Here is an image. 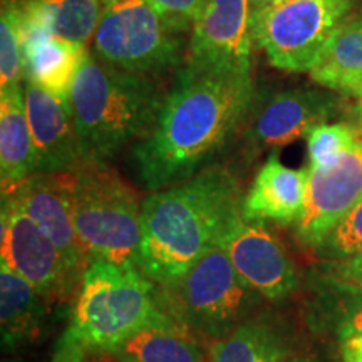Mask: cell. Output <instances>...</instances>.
Segmentation results:
<instances>
[{"label":"cell","mask_w":362,"mask_h":362,"mask_svg":"<svg viewBox=\"0 0 362 362\" xmlns=\"http://www.w3.org/2000/svg\"><path fill=\"white\" fill-rule=\"evenodd\" d=\"M76 230L89 260L139 269L141 206L138 194L106 163H83L69 175Z\"/></svg>","instance_id":"obj_5"},{"label":"cell","mask_w":362,"mask_h":362,"mask_svg":"<svg viewBox=\"0 0 362 362\" xmlns=\"http://www.w3.org/2000/svg\"><path fill=\"white\" fill-rule=\"evenodd\" d=\"M45 24L61 37L86 44L96 34L103 6L99 0H29Z\"/></svg>","instance_id":"obj_23"},{"label":"cell","mask_w":362,"mask_h":362,"mask_svg":"<svg viewBox=\"0 0 362 362\" xmlns=\"http://www.w3.org/2000/svg\"><path fill=\"white\" fill-rule=\"evenodd\" d=\"M171 27L187 34L206 6L208 0H146Z\"/></svg>","instance_id":"obj_29"},{"label":"cell","mask_w":362,"mask_h":362,"mask_svg":"<svg viewBox=\"0 0 362 362\" xmlns=\"http://www.w3.org/2000/svg\"><path fill=\"white\" fill-rule=\"evenodd\" d=\"M252 0H208L193 24L187 62L252 74Z\"/></svg>","instance_id":"obj_11"},{"label":"cell","mask_w":362,"mask_h":362,"mask_svg":"<svg viewBox=\"0 0 362 362\" xmlns=\"http://www.w3.org/2000/svg\"><path fill=\"white\" fill-rule=\"evenodd\" d=\"M47 314V297L33 284L0 264V329L4 349L16 351L34 341Z\"/></svg>","instance_id":"obj_18"},{"label":"cell","mask_w":362,"mask_h":362,"mask_svg":"<svg viewBox=\"0 0 362 362\" xmlns=\"http://www.w3.org/2000/svg\"><path fill=\"white\" fill-rule=\"evenodd\" d=\"M307 171V202L296 233L315 250L362 197V136L332 166Z\"/></svg>","instance_id":"obj_12"},{"label":"cell","mask_w":362,"mask_h":362,"mask_svg":"<svg viewBox=\"0 0 362 362\" xmlns=\"http://www.w3.org/2000/svg\"><path fill=\"white\" fill-rule=\"evenodd\" d=\"M153 79L86 57L69 90L84 163H107L148 136L166 98Z\"/></svg>","instance_id":"obj_3"},{"label":"cell","mask_w":362,"mask_h":362,"mask_svg":"<svg viewBox=\"0 0 362 362\" xmlns=\"http://www.w3.org/2000/svg\"><path fill=\"white\" fill-rule=\"evenodd\" d=\"M24 74V33L21 2L4 0L0 16V94L22 88Z\"/></svg>","instance_id":"obj_24"},{"label":"cell","mask_w":362,"mask_h":362,"mask_svg":"<svg viewBox=\"0 0 362 362\" xmlns=\"http://www.w3.org/2000/svg\"><path fill=\"white\" fill-rule=\"evenodd\" d=\"M237 175L214 165L173 187L151 192L141 206L139 270L158 285L181 277L242 216Z\"/></svg>","instance_id":"obj_2"},{"label":"cell","mask_w":362,"mask_h":362,"mask_svg":"<svg viewBox=\"0 0 362 362\" xmlns=\"http://www.w3.org/2000/svg\"><path fill=\"white\" fill-rule=\"evenodd\" d=\"M2 262L47 298L71 297L83 282V275L72 269L12 193H2Z\"/></svg>","instance_id":"obj_9"},{"label":"cell","mask_w":362,"mask_h":362,"mask_svg":"<svg viewBox=\"0 0 362 362\" xmlns=\"http://www.w3.org/2000/svg\"><path fill=\"white\" fill-rule=\"evenodd\" d=\"M320 282L346 291L362 292V252L339 260H324Z\"/></svg>","instance_id":"obj_28"},{"label":"cell","mask_w":362,"mask_h":362,"mask_svg":"<svg viewBox=\"0 0 362 362\" xmlns=\"http://www.w3.org/2000/svg\"><path fill=\"white\" fill-rule=\"evenodd\" d=\"M277 2H282V0H252V8L253 11H257V8L272 6V4H277Z\"/></svg>","instance_id":"obj_32"},{"label":"cell","mask_w":362,"mask_h":362,"mask_svg":"<svg viewBox=\"0 0 362 362\" xmlns=\"http://www.w3.org/2000/svg\"><path fill=\"white\" fill-rule=\"evenodd\" d=\"M158 296L161 309L176 324L210 341L247 322L262 300L220 247L211 248L173 282L158 285Z\"/></svg>","instance_id":"obj_6"},{"label":"cell","mask_w":362,"mask_h":362,"mask_svg":"<svg viewBox=\"0 0 362 362\" xmlns=\"http://www.w3.org/2000/svg\"><path fill=\"white\" fill-rule=\"evenodd\" d=\"M25 111L35 151V173H71L83 165V153L69 103L29 81Z\"/></svg>","instance_id":"obj_16"},{"label":"cell","mask_w":362,"mask_h":362,"mask_svg":"<svg viewBox=\"0 0 362 362\" xmlns=\"http://www.w3.org/2000/svg\"><path fill=\"white\" fill-rule=\"evenodd\" d=\"M25 81L69 103V90L89 56L86 44L54 34L33 4L21 2Z\"/></svg>","instance_id":"obj_14"},{"label":"cell","mask_w":362,"mask_h":362,"mask_svg":"<svg viewBox=\"0 0 362 362\" xmlns=\"http://www.w3.org/2000/svg\"><path fill=\"white\" fill-rule=\"evenodd\" d=\"M93 44L103 62L149 78L180 69L188 52L185 33L171 27L146 0H103Z\"/></svg>","instance_id":"obj_7"},{"label":"cell","mask_w":362,"mask_h":362,"mask_svg":"<svg viewBox=\"0 0 362 362\" xmlns=\"http://www.w3.org/2000/svg\"><path fill=\"white\" fill-rule=\"evenodd\" d=\"M362 252V197L336 225L315 253L324 260H339Z\"/></svg>","instance_id":"obj_27"},{"label":"cell","mask_w":362,"mask_h":362,"mask_svg":"<svg viewBox=\"0 0 362 362\" xmlns=\"http://www.w3.org/2000/svg\"><path fill=\"white\" fill-rule=\"evenodd\" d=\"M324 89L362 99V17L346 19L310 71Z\"/></svg>","instance_id":"obj_20"},{"label":"cell","mask_w":362,"mask_h":362,"mask_svg":"<svg viewBox=\"0 0 362 362\" xmlns=\"http://www.w3.org/2000/svg\"><path fill=\"white\" fill-rule=\"evenodd\" d=\"M324 296L322 307L339 341L362 337V292L325 285Z\"/></svg>","instance_id":"obj_26"},{"label":"cell","mask_w":362,"mask_h":362,"mask_svg":"<svg viewBox=\"0 0 362 362\" xmlns=\"http://www.w3.org/2000/svg\"><path fill=\"white\" fill-rule=\"evenodd\" d=\"M71 173H34L11 192L25 214L64 253L72 269L84 275L89 257L76 230L71 208Z\"/></svg>","instance_id":"obj_15"},{"label":"cell","mask_w":362,"mask_h":362,"mask_svg":"<svg viewBox=\"0 0 362 362\" xmlns=\"http://www.w3.org/2000/svg\"><path fill=\"white\" fill-rule=\"evenodd\" d=\"M253 96L252 74L185 62L155 126L131 153L139 183L160 192L208 168L248 119Z\"/></svg>","instance_id":"obj_1"},{"label":"cell","mask_w":362,"mask_h":362,"mask_svg":"<svg viewBox=\"0 0 362 362\" xmlns=\"http://www.w3.org/2000/svg\"><path fill=\"white\" fill-rule=\"evenodd\" d=\"M361 136L359 129L349 123H322L315 126L305 136L309 166L329 168L359 141Z\"/></svg>","instance_id":"obj_25"},{"label":"cell","mask_w":362,"mask_h":362,"mask_svg":"<svg viewBox=\"0 0 362 362\" xmlns=\"http://www.w3.org/2000/svg\"><path fill=\"white\" fill-rule=\"evenodd\" d=\"M285 362H315V361H312V359H309V357H302V356H293V357H288L287 361Z\"/></svg>","instance_id":"obj_33"},{"label":"cell","mask_w":362,"mask_h":362,"mask_svg":"<svg viewBox=\"0 0 362 362\" xmlns=\"http://www.w3.org/2000/svg\"><path fill=\"white\" fill-rule=\"evenodd\" d=\"M352 0H282L252 13L253 44L285 72H310Z\"/></svg>","instance_id":"obj_8"},{"label":"cell","mask_w":362,"mask_h":362,"mask_svg":"<svg viewBox=\"0 0 362 362\" xmlns=\"http://www.w3.org/2000/svg\"><path fill=\"white\" fill-rule=\"evenodd\" d=\"M344 362H362V337H352L341 342Z\"/></svg>","instance_id":"obj_30"},{"label":"cell","mask_w":362,"mask_h":362,"mask_svg":"<svg viewBox=\"0 0 362 362\" xmlns=\"http://www.w3.org/2000/svg\"><path fill=\"white\" fill-rule=\"evenodd\" d=\"M288 346L282 332L264 319H248L216 339L205 362H285Z\"/></svg>","instance_id":"obj_22"},{"label":"cell","mask_w":362,"mask_h":362,"mask_svg":"<svg viewBox=\"0 0 362 362\" xmlns=\"http://www.w3.org/2000/svg\"><path fill=\"white\" fill-rule=\"evenodd\" d=\"M0 173L11 192L35 173V151L25 111L24 86L0 94Z\"/></svg>","instance_id":"obj_19"},{"label":"cell","mask_w":362,"mask_h":362,"mask_svg":"<svg viewBox=\"0 0 362 362\" xmlns=\"http://www.w3.org/2000/svg\"><path fill=\"white\" fill-rule=\"evenodd\" d=\"M176 324L161 309L158 284L136 267L93 259L86 267L74 314L59 346L106 352L149 325Z\"/></svg>","instance_id":"obj_4"},{"label":"cell","mask_w":362,"mask_h":362,"mask_svg":"<svg viewBox=\"0 0 362 362\" xmlns=\"http://www.w3.org/2000/svg\"><path fill=\"white\" fill-rule=\"evenodd\" d=\"M307 168H288L272 153L252 181L242 202V215L248 221H274L296 225L307 202Z\"/></svg>","instance_id":"obj_17"},{"label":"cell","mask_w":362,"mask_h":362,"mask_svg":"<svg viewBox=\"0 0 362 362\" xmlns=\"http://www.w3.org/2000/svg\"><path fill=\"white\" fill-rule=\"evenodd\" d=\"M51 362H86V354L81 351L59 346L56 356H54V359Z\"/></svg>","instance_id":"obj_31"},{"label":"cell","mask_w":362,"mask_h":362,"mask_svg":"<svg viewBox=\"0 0 362 362\" xmlns=\"http://www.w3.org/2000/svg\"><path fill=\"white\" fill-rule=\"evenodd\" d=\"M240 277L262 298L280 302L296 292L298 275L282 242L262 221L237 218L220 238Z\"/></svg>","instance_id":"obj_10"},{"label":"cell","mask_w":362,"mask_h":362,"mask_svg":"<svg viewBox=\"0 0 362 362\" xmlns=\"http://www.w3.org/2000/svg\"><path fill=\"white\" fill-rule=\"evenodd\" d=\"M117 362H205L200 344L180 324L149 325L112 347Z\"/></svg>","instance_id":"obj_21"},{"label":"cell","mask_w":362,"mask_h":362,"mask_svg":"<svg viewBox=\"0 0 362 362\" xmlns=\"http://www.w3.org/2000/svg\"><path fill=\"white\" fill-rule=\"evenodd\" d=\"M341 99L317 89H291L275 94L252 116L245 134L247 153L259 156L304 138L315 126L327 123Z\"/></svg>","instance_id":"obj_13"}]
</instances>
